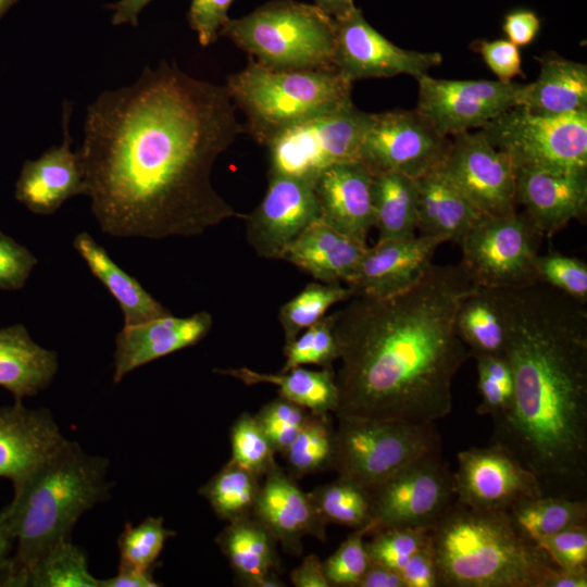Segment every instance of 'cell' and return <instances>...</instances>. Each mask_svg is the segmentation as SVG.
Here are the masks:
<instances>
[{"label": "cell", "instance_id": "c3c4849f", "mask_svg": "<svg viewBox=\"0 0 587 587\" xmlns=\"http://www.w3.org/2000/svg\"><path fill=\"white\" fill-rule=\"evenodd\" d=\"M309 415L308 410L279 396L266 403L255 419L275 452L283 453L298 435Z\"/></svg>", "mask_w": 587, "mask_h": 587}, {"label": "cell", "instance_id": "e0dca14e", "mask_svg": "<svg viewBox=\"0 0 587 587\" xmlns=\"http://www.w3.org/2000/svg\"><path fill=\"white\" fill-rule=\"evenodd\" d=\"M453 485L455 501L475 509L509 510L542 496L536 476L497 442L460 451Z\"/></svg>", "mask_w": 587, "mask_h": 587}, {"label": "cell", "instance_id": "7402d4cb", "mask_svg": "<svg viewBox=\"0 0 587 587\" xmlns=\"http://www.w3.org/2000/svg\"><path fill=\"white\" fill-rule=\"evenodd\" d=\"M320 218L336 230L366 242L374 226L373 175L359 160L332 165L313 184Z\"/></svg>", "mask_w": 587, "mask_h": 587}, {"label": "cell", "instance_id": "f1b7e54d", "mask_svg": "<svg viewBox=\"0 0 587 587\" xmlns=\"http://www.w3.org/2000/svg\"><path fill=\"white\" fill-rule=\"evenodd\" d=\"M58 367V353L36 344L23 324L0 328V387L14 400L46 389Z\"/></svg>", "mask_w": 587, "mask_h": 587}, {"label": "cell", "instance_id": "3957f363", "mask_svg": "<svg viewBox=\"0 0 587 587\" xmlns=\"http://www.w3.org/2000/svg\"><path fill=\"white\" fill-rule=\"evenodd\" d=\"M513 378L492 442L537 478L542 496L587 499V309L537 282L494 289Z\"/></svg>", "mask_w": 587, "mask_h": 587}, {"label": "cell", "instance_id": "2e32d148", "mask_svg": "<svg viewBox=\"0 0 587 587\" xmlns=\"http://www.w3.org/2000/svg\"><path fill=\"white\" fill-rule=\"evenodd\" d=\"M334 66L351 83L365 78L410 75L415 79L442 61L439 52L399 47L376 30L355 8L334 18Z\"/></svg>", "mask_w": 587, "mask_h": 587}, {"label": "cell", "instance_id": "7dc6e473", "mask_svg": "<svg viewBox=\"0 0 587 587\" xmlns=\"http://www.w3.org/2000/svg\"><path fill=\"white\" fill-rule=\"evenodd\" d=\"M538 280L582 303L587 302V264L558 251L538 255Z\"/></svg>", "mask_w": 587, "mask_h": 587}, {"label": "cell", "instance_id": "7a4b0ae2", "mask_svg": "<svg viewBox=\"0 0 587 587\" xmlns=\"http://www.w3.org/2000/svg\"><path fill=\"white\" fill-rule=\"evenodd\" d=\"M477 286L461 265L430 264L410 287L357 295L334 312L340 367L336 416L435 423L452 410V382L470 357L460 304Z\"/></svg>", "mask_w": 587, "mask_h": 587}, {"label": "cell", "instance_id": "8992f818", "mask_svg": "<svg viewBox=\"0 0 587 587\" xmlns=\"http://www.w3.org/2000/svg\"><path fill=\"white\" fill-rule=\"evenodd\" d=\"M225 86L245 132L265 146L296 124L353 105L352 83L336 70H275L249 58Z\"/></svg>", "mask_w": 587, "mask_h": 587}, {"label": "cell", "instance_id": "ee69618b", "mask_svg": "<svg viewBox=\"0 0 587 587\" xmlns=\"http://www.w3.org/2000/svg\"><path fill=\"white\" fill-rule=\"evenodd\" d=\"M232 461L260 477L274 464V448L255 416L242 414L230 434Z\"/></svg>", "mask_w": 587, "mask_h": 587}, {"label": "cell", "instance_id": "60d3db41", "mask_svg": "<svg viewBox=\"0 0 587 587\" xmlns=\"http://www.w3.org/2000/svg\"><path fill=\"white\" fill-rule=\"evenodd\" d=\"M286 357L282 371L305 364L332 366L338 360V345L334 330L333 313L303 329L295 339L285 344Z\"/></svg>", "mask_w": 587, "mask_h": 587}, {"label": "cell", "instance_id": "ffe728a7", "mask_svg": "<svg viewBox=\"0 0 587 587\" xmlns=\"http://www.w3.org/2000/svg\"><path fill=\"white\" fill-rule=\"evenodd\" d=\"M516 203L541 236L550 237L587 211V170H516Z\"/></svg>", "mask_w": 587, "mask_h": 587}, {"label": "cell", "instance_id": "11a10c76", "mask_svg": "<svg viewBox=\"0 0 587 587\" xmlns=\"http://www.w3.org/2000/svg\"><path fill=\"white\" fill-rule=\"evenodd\" d=\"M503 32L507 39L517 47L529 45L540 29V20L529 10H515L504 16Z\"/></svg>", "mask_w": 587, "mask_h": 587}, {"label": "cell", "instance_id": "d6a6232c", "mask_svg": "<svg viewBox=\"0 0 587 587\" xmlns=\"http://www.w3.org/2000/svg\"><path fill=\"white\" fill-rule=\"evenodd\" d=\"M416 179L397 172L373 175L374 226L378 240L411 238L417 232Z\"/></svg>", "mask_w": 587, "mask_h": 587}, {"label": "cell", "instance_id": "74e56055", "mask_svg": "<svg viewBox=\"0 0 587 587\" xmlns=\"http://www.w3.org/2000/svg\"><path fill=\"white\" fill-rule=\"evenodd\" d=\"M354 296L349 285L340 283H310L292 299L284 303L278 320L285 335V344L295 339L303 329L320 321L327 310Z\"/></svg>", "mask_w": 587, "mask_h": 587}, {"label": "cell", "instance_id": "4316f807", "mask_svg": "<svg viewBox=\"0 0 587 587\" xmlns=\"http://www.w3.org/2000/svg\"><path fill=\"white\" fill-rule=\"evenodd\" d=\"M417 234L460 243L484 215L437 167L416 179Z\"/></svg>", "mask_w": 587, "mask_h": 587}, {"label": "cell", "instance_id": "e575fe53", "mask_svg": "<svg viewBox=\"0 0 587 587\" xmlns=\"http://www.w3.org/2000/svg\"><path fill=\"white\" fill-rule=\"evenodd\" d=\"M517 529L534 542L571 526L587 523V499L539 496L508 510Z\"/></svg>", "mask_w": 587, "mask_h": 587}, {"label": "cell", "instance_id": "681fc988", "mask_svg": "<svg viewBox=\"0 0 587 587\" xmlns=\"http://www.w3.org/2000/svg\"><path fill=\"white\" fill-rule=\"evenodd\" d=\"M537 545L559 570L587 572V523L545 537Z\"/></svg>", "mask_w": 587, "mask_h": 587}, {"label": "cell", "instance_id": "5b68a950", "mask_svg": "<svg viewBox=\"0 0 587 587\" xmlns=\"http://www.w3.org/2000/svg\"><path fill=\"white\" fill-rule=\"evenodd\" d=\"M440 587H546L559 571L508 510L454 501L429 529Z\"/></svg>", "mask_w": 587, "mask_h": 587}, {"label": "cell", "instance_id": "836d02e7", "mask_svg": "<svg viewBox=\"0 0 587 587\" xmlns=\"http://www.w3.org/2000/svg\"><path fill=\"white\" fill-rule=\"evenodd\" d=\"M455 328L470 355H503L507 328L494 289L477 287L464 298L457 312Z\"/></svg>", "mask_w": 587, "mask_h": 587}, {"label": "cell", "instance_id": "44dd1931", "mask_svg": "<svg viewBox=\"0 0 587 587\" xmlns=\"http://www.w3.org/2000/svg\"><path fill=\"white\" fill-rule=\"evenodd\" d=\"M212 324L211 314L201 311L186 317L168 314L124 325L115 338L114 383L157 359L195 346L208 335Z\"/></svg>", "mask_w": 587, "mask_h": 587}, {"label": "cell", "instance_id": "8fae6325", "mask_svg": "<svg viewBox=\"0 0 587 587\" xmlns=\"http://www.w3.org/2000/svg\"><path fill=\"white\" fill-rule=\"evenodd\" d=\"M369 113L354 104L296 124L267 145L268 176L280 175L314 184L327 167L358 160Z\"/></svg>", "mask_w": 587, "mask_h": 587}, {"label": "cell", "instance_id": "7c38bea8", "mask_svg": "<svg viewBox=\"0 0 587 587\" xmlns=\"http://www.w3.org/2000/svg\"><path fill=\"white\" fill-rule=\"evenodd\" d=\"M370 495L374 532L386 527L432 528L455 501L453 472L438 449L371 488Z\"/></svg>", "mask_w": 587, "mask_h": 587}, {"label": "cell", "instance_id": "484cf974", "mask_svg": "<svg viewBox=\"0 0 587 587\" xmlns=\"http://www.w3.org/2000/svg\"><path fill=\"white\" fill-rule=\"evenodd\" d=\"M366 249V242L336 230L319 217L288 246L282 259L319 282L349 285Z\"/></svg>", "mask_w": 587, "mask_h": 587}, {"label": "cell", "instance_id": "603a6c76", "mask_svg": "<svg viewBox=\"0 0 587 587\" xmlns=\"http://www.w3.org/2000/svg\"><path fill=\"white\" fill-rule=\"evenodd\" d=\"M442 243L423 235L377 241L367 247L357 273L349 284L354 296L386 297L417 282Z\"/></svg>", "mask_w": 587, "mask_h": 587}, {"label": "cell", "instance_id": "6da1fadb", "mask_svg": "<svg viewBox=\"0 0 587 587\" xmlns=\"http://www.w3.org/2000/svg\"><path fill=\"white\" fill-rule=\"evenodd\" d=\"M225 85L175 63L88 105L77 151L85 196L114 237H191L243 217L214 188L213 166L245 132Z\"/></svg>", "mask_w": 587, "mask_h": 587}, {"label": "cell", "instance_id": "9c48e42d", "mask_svg": "<svg viewBox=\"0 0 587 587\" xmlns=\"http://www.w3.org/2000/svg\"><path fill=\"white\" fill-rule=\"evenodd\" d=\"M480 129L516 170H587V110L554 116L514 105Z\"/></svg>", "mask_w": 587, "mask_h": 587}, {"label": "cell", "instance_id": "30bf717a", "mask_svg": "<svg viewBox=\"0 0 587 587\" xmlns=\"http://www.w3.org/2000/svg\"><path fill=\"white\" fill-rule=\"evenodd\" d=\"M541 234L526 213L483 215L461 242V267L480 288L513 289L538 280Z\"/></svg>", "mask_w": 587, "mask_h": 587}, {"label": "cell", "instance_id": "9a60e30c", "mask_svg": "<svg viewBox=\"0 0 587 587\" xmlns=\"http://www.w3.org/2000/svg\"><path fill=\"white\" fill-rule=\"evenodd\" d=\"M441 170L484 215L516 212V168L485 133L452 136Z\"/></svg>", "mask_w": 587, "mask_h": 587}, {"label": "cell", "instance_id": "1f68e13d", "mask_svg": "<svg viewBox=\"0 0 587 587\" xmlns=\"http://www.w3.org/2000/svg\"><path fill=\"white\" fill-rule=\"evenodd\" d=\"M274 538L258 520L243 517L229 523L216 542L232 567L254 586H279L272 577L275 567Z\"/></svg>", "mask_w": 587, "mask_h": 587}, {"label": "cell", "instance_id": "f6af8a7d", "mask_svg": "<svg viewBox=\"0 0 587 587\" xmlns=\"http://www.w3.org/2000/svg\"><path fill=\"white\" fill-rule=\"evenodd\" d=\"M373 532L372 522L354 528L336 551L322 562L329 586L358 587L371 562L364 537Z\"/></svg>", "mask_w": 587, "mask_h": 587}, {"label": "cell", "instance_id": "277c9868", "mask_svg": "<svg viewBox=\"0 0 587 587\" xmlns=\"http://www.w3.org/2000/svg\"><path fill=\"white\" fill-rule=\"evenodd\" d=\"M109 461L64 438L13 485L5 507L15 547L12 587H24L28 570L51 548L72 540L79 517L109 497Z\"/></svg>", "mask_w": 587, "mask_h": 587}, {"label": "cell", "instance_id": "83f0119b", "mask_svg": "<svg viewBox=\"0 0 587 587\" xmlns=\"http://www.w3.org/2000/svg\"><path fill=\"white\" fill-rule=\"evenodd\" d=\"M517 105L554 116L586 111L587 65L559 54L545 55L537 78L523 85Z\"/></svg>", "mask_w": 587, "mask_h": 587}, {"label": "cell", "instance_id": "ba28073f", "mask_svg": "<svg viewBox=\"0 0 587 587\" xmlns=\"http://www.w3.org/2000/svg\"><path fill=\"white\" fill-rule=\"evenodd\" d=\"M333 469L369 490L416 459L441 449L435 423L336 416Z\"/></svg>", "mask_w": 587, "mask_h": 587}, {"label": "cell", "instance_id": "8d00e7d4", "mask_svg": "<svg viewBox=\"0 0 587 587\" xmlns=\"http://www.w3.org/2000/svg\"><path fill=\"white\" fill-rule=\"evenodd\" d=\"M99 587L87 555L72 540L47 551L26 573L24 587Z\"/></svg>", "mask_w": 587, "mask_h": 587}, {"label": "cell", "instance_id": "9f6ffc18", "mask_svg": "<svg viewBox=\"0 0 587 587\" xmlns=\"http://www.w3.org/2000/svg\"><path fill=\"white\" fill-rule=\"evenodd\" d=\"M15 537L5 507L0 510V587H12Z\"/></svg>", "mask_w": 587, "mask_h": 587}, {"label": "cell", "instance_id": "f5cc1de1", "mask_svg": "<svg viewBox=\"0 0 587 587\" xmlns=\"http://www.w3.org/2000/svg\"><path fill=\"white\" fill-rule=\"evenodd\" d=\"M477 48L498 80L512 83L516 76L523 74L520 49L508 39L483 40Z\"/></svg>", "mask_w": 587, "mask_h": 587}, {"label": "cell", "instance_id": "b9f144b4", "mask_svg": "<svg viewBox=\"0 0 587 587\" xmlns=\"http://www.w3.org/2000/svg\"><path fill=\"white\" fill-rule=\"evenodd\" d=\"M173 534L165 528L162 517L149 516L137 525L126 523L117 538L120 562L152 570L166 539Z\"/></svg>", "mask_w": 587, "mask_h": 587}, {"label": "cell", "instance_id": "6f0895ef", "mask_svg": "<svg viewBox=\"0 0 587 587\" xmlns=\"http://www.w3.org/2000/svg\"><path fill=\"white\" fill-rule=\"evenodd\" d=\"M152 570H142L120 562L116 574L107 579H99V587H159L160 584L153 578Z\"/></svg>", "mask_w": 587, "mask_h": 587}, {"label": "cell", "instance_id": "be15d7a7", "mask_svg": "<svg viewBox=\"0 0 587 587\" xmlns=\"http://www.w3.org/2000/svg\"><path fill=\"white\" fill-rule=\"evenodd\" d=\"M315 5L332 18L341 17L357 8L354 0H315Z\"/></svg>", "mask_w": 587, "mask_h": 587}, {"label": "cell", "instance_id": "7bdbcfd3", "mask_svg": "<svg viewBox=\"0 0 587 587\" xmlns=\"http://www.w3.org/2000/svg\"><path fill=\"white\" fill-rule=\"evenodd\" d=\"M425 527H386L375 530L365 549L371 561L397 572L429 542Z\"/></svg>", "mask_w": 587, "mask_h": 587}, {"label": "cell", "instance_id": "d590c367", "mask_svg": "<svg viewBox=\"0 0 587 587\" xmlns=\"http://www.w3.org/2000/svg\"><path fill=\"white\" fill-rule=\"evenodd\" d=\"M258 478L230 460L199 492L217 516L233 522L253 513L260 490Z\"/></svg>", "mask_w": 587, "mask_h": 587}, {"label": "cell", "instance_id": "ab89813d", "mask_svg": "<svg viewBox=\"0 0 587 587\" xmlns=\"http://www.w3.org/2000/svg\"><path fill=\"white\" fill-rule=\"evenodd\" d=\"M283 453L292 475L296 476L333 469L335 429L329 414L310 413L298 435Z\"/></svg>", "mask_w": 587, "mask_h": 587}, {"label": "cell", "instance_id": "94428289", "mask_svg": "<svg viewBox=\"0 0 587 587\" xmlns=\"http://www.w3.org/2000/svg\"><path fill=\"white\" fill-rule=\"evenodd\" d=\"M151 0H118L117 2L108 5L109 9L113 10L112 24H132L137 26L138 15L141 10L150 2Z\"/></svg>", "mask_w": 587, "mask_h": 587}, {"label": "cell", "instance_id": "d4e9b609", "mask_svg": "<svg viewBox=\"0 0 587 587\" xmlns=\"http://www.w3.org/2000/svg\"><path fill=\"white\" fill-rule=\"evenodd\" d=\"M264 475L253 513L270 535L294 552L300 549V540L305 535L323 539L325 522L310 495L276 463Z\"/></svg>", "mask_w": 587, "mask_h": 587}, {"label": "cell", "instance_id": "f546056e", "mask_svg": "<svg viewBox=\"0 0 587 587\" xmlns=\"http://www.w3.org/2000/svg\"><path fill=\"white\" fill-rule=\"evenodd\" d=\"M73 247L91 274L120 304L124 325L138 324L171 314L135 277L122 270L88 233L77 234L73 240Z\"/></svg>", "mask_w": 587, "mask_h": 587}, {"label": "cell", "instance_id": "680465c9", "mask_svg": "<svg viewBox=\"0 0 587 587\" xmlns=\"http://www.w3.org/2000/svg\"><path fill=\"white\" fill-rule=\"evenodd\" d=\"M291 583L297 587H328L323 564L315 554L307 555L301 564L290 573Z\"/></svg>", "mask_w": 587, "mask_h": 587}, {"label": "cell", "instance_id": "cb8c5ba5", "mask_svg": "<svg viewBox=\"0 0 587 587\" xmlns=\"http://www.w3.org/2000/svg\"><path fill=\"white\" fill-rule=\"evenodd\" d=\"M65 437L47 409L22 400L0 408V477L17 484Z\"/></svg>", "mask_w": 587, "mask_h": 587}, {"label": "cell", "instance_id": "4fadbf2b", "mask_svg": "<svg viewBox=\"0 0 587 587\" xmlns=\"http://www.w3.org/2000/svg\"><path fill=\"white\" fill-rule=\"evenodd\" d=\"M449 143L415 109L369 113L358 160L372 175L397 172L417 179L441 166Z\"/></svg>", "mask_w": 587, "mask_h": 587}, {"label": "cell", "instance_id": "91938a15", "mask_svg": "<svg viewBox=\"0 0 587 587\" xmlns=\"http://www.w3.org/2000/svg\"><path fill=\"white\" fill-rule=\"evenodd\" d=\"M358 587H404V583L399 572L371 561Z\"/></svg>", "mask_w": 587, "mask_h": 587}, {"label": "cell", "instance_id": "f907efd6", "mask_svg": "<svg viewBox=\"0 0 587 587\" xmlns=\"http://www.w3.org/2000/svg\"><path fill=\"white\" fill-rule=\"evenodd\" d=\"M37 263V258L26 247L0 230V289L23 288Z\"/></svg>", "mask_w": 587, "mask_h": 587}, {"label": "cell", "instance_id": "4dcf8cb0", "mask_svg": "<svg viewBox=\"0 0 587 587\" xmlns=\"http://www.w3.org/2000/svg\"><path fill=\"white\" fill-rule=\"evenodd\" d=\"M215 373L234 377L246 385L270 384L279 396L313 414L334 413L338 404V389L332 366L308 370L297 366L279 373H262L249 367L215 369Z\"/></svg>", "mask_w": 587, "mask_h": 587}, {"label": "cell", "instance_id": "bcb514c9", "mask_svg": "<svg viewBox=\"0 0 587 587\" xmlns=\"http://www.w3.org/2000/svg\"><path fill=\"white\" fill-rule=\"evenodd\" d=\"M476 359L480 403L476 412L491 417L503 414L510 407L513 378L508 360L503 355H486Z\"/></svg>", "mask_w": 587, "mask_h": 587}, {"label": "cell", "instance_id": "816d5d0a", "mask_svg": "<svg viewBox=\"0 0 587 587\" xmlns=\"http://www.w3.org/2000/svg\"><path fill=\"white\" fill-rule=\"evenodd\" d=\"M234 0H191L188 22L201 46L213 43L228 21L227 11Z\"/></svg>", "mask_w": 587, "mask_h": 587}, {"label": "cell", "instance_id": "db71d44e", "mask_svg": "<svg viewBox=\"0 0 587 587\" xmlns=\"http://www.w3.org/2000/svg\"><path fill=\"white\" fill-rule=\"evenodd\" d=\"M399 574L404 587H440L439 574L429 542L408 561Z\"/></svg>", "mask_w": 587, "mask_h": 587}, {"label": "cell", "instance_id": "ac0fdd59", "mask_svg": "<svg viewBox=\"0 0 587 587\" xmlns=\"http://www.w3.org/2000/svg\"><path fill=\"white\" fill-rule=\"evenodd\" d=\"M320 209L313 184L270 175L266 192L246 221L247 240L264 259H282L288 246L315 220Z\"/></svg>", "mask_w": 587, "mask_h": 587}, {"label": "cell", "instance_id": "6125c7cd", "mask_svg": "<svg viewBox=\"0 0 587 587\" xmlns=\"http://www.w3.org/2000/svg\"><path fill=\"white\" fill-rule=\"evenodd\" d=\"M587 572H571L559 570L546 587H586Z\"/></svg>", "mask_w": 587, "mask_h": 587}, {"label": "cell", "instance_id": "e7e4bbea", "mask_svg": "<svg viewBox=\"0 0 587 587\" xmlns=\"http://www.w3.org/2000/svg\"><path fill=\"white\" fill-rule=\"evenodd\" d=\"M18 0H0V18L7 13V11L17 2Z\"/></svg>", "mask_w": 587, "mask_h": 587}, {"label": "cell", "instance_id": "52a82bcc", "mask_svg": "<svg viewBox=\"0 0 587 587\" xmlns=\"http://www.w3.org/2000/svg\"><path fill=\"white\" fill-rule=\"evenodd\" d=\"M220 35L275 70H335L334 18L315 4L274 0L228 21Z\"/></svg>", "mask_w": 587, "mask_h": 587}, {"label": "cell", "instance_id": "5bb4252c", "mask_svg": "<svg viewBox=\"0 0 587 587\" xmlns=\"http://www.w3.org/2000/svg\"><path fill=\"white\" fill-rule=\"evenodd\" d=\"M416 80L415 110L445 137L480 129L517 105L524 85L498 79H444L428 74Z\"/></svg>", "mask_w": 587, "mask_h": 587}, {"label": "cell", "instance_id": "f35d334b", "mask_svg": "<svg viewBox=\"0 0 587 587\" xmlns=\"http://www.w3.org/2000/svg\"><path fill=\"white\" fill-rule=\"evenodd\" d=\"M310 497L325 523L359 528L372 521L370 490L350 479L338 476Z\"/></svg>", "mask_w": 587, "mask_h": 587}, {"label": "cell", "instance_id": "d6986e66", "mask_svg": "<svg viewBox=\"0 0 587 587\" xmlns=\"http://www.w3.org/2000/svg\"><path fill=\"white\" fill-rule=\"evenodd\" d=\"M72 107L64 101L63 140L37 160H26L15 184V198L30 212L50 215L70 198L85 195L84 173L77 152L71 150L68 122Z\"/></svg>", "mask_w": 587, "mask_h": 587}]
</instances>
